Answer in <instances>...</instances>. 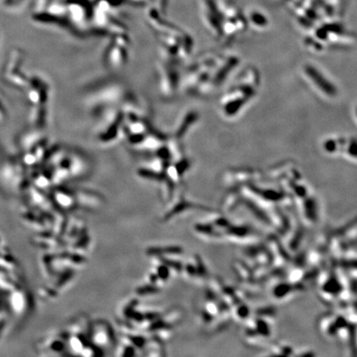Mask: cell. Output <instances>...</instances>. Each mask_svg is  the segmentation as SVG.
<instances>
[{
  "label": "cell",
  "mask_w": 357,
  "mask_h": 357,
  "mask_svg": "<svg viewBox=\"0 0 357 357\" xmlns=\"http://www.w3.org/2000/svg\"><path fill=\"white\" fill-rule=\"evenodd\" d=\"M90 336L94 344L98 347H107L113 341L111 329L105 323H94L90 332Z\"/></svg>",
  "instance_id": "cell-1"
}]
</instances>
